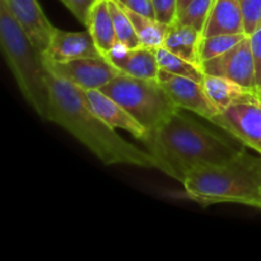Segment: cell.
I'll list each match as a JSON object with an SVG mask.
<instances>
[{
  "label": "cell",
  "instance_id": "9",
  "mask_svg": "<svg viewBox=\"0 0 261 261\" xmlns=\"http://www.w3.org/2000/svg\"><path fill=\"white\" fill-rule=\"evenodd\" d=\"M157 79L180 110L194 112L208 121L219 111L209 99L201 82L176 75L162 69L158 73Z\"/></svg>",
  "mask_w": 261,
  "mask_h": 261
},
{
  "label": "cell",
  "instance_id": "22",
  "mask_svg": "<svg viewBox=\"0 0 261 261\" xmlns=\"http://www.w3.org/2000/svg\"><path fill=\"white\" fill-rule=\"evenodd\" d=\"M214 0H190L177 14V19L203 33Z\"/></svg>",
  "mask_w": 261,
  "mask_h": 261
},
{
  "label": "cell",
  "instance_id": "11",
  "mask_svg": "<svg viewBox=\"0 0 261 261\" xmlns=\"http://www.w3.org/2000/svg\"><path fill=\"white\" fill-rule=\"evenodd\" d=\"M43 59L50 61H69L82 58H103L89 31L70 32L55 27Z\"/></svg>",
  "mask_w": 261,
  "mask_h": 261
},
{
  "label": "cell",
  "instance_id": "8",
  "mask_svg": "<svg viewBox=\"0 0 261 261\" xmlns=\"http://www.w3.org/2000/svg\"><path fill=\"white\" fill-rule=\"evenodd\" d=\"M201 68L204 74L223 76L256 91L255 64L249 35L227 53L203 61Z\"/></svg>",
  "mask_w": 261,
  "mask_h": 261
},
{
  "label": "cell",
  "instance_id": "23",
  "mask_svg": "<svg viewBox=\"0 0 261 261\" xmlns=\"http://www.w3.org/2000/svg\"><path fill=\"white\" fill-rule=\"evenodd\" d=\"M247 35L261 27V0H239Z\"/></svg>",
  "mask_w": 261,
  "mask_h": 261
},
{
  "label": "cell",
  "instance_id": "24",
  "mask_svg": "<svg viewBox=\"0 0 261 261\" xmlns=\"http://www.w3.org/2000/svg\"><path fill=\"white\" fill-rule=\"evenodd\" d=\"M155 18L165 24H171L177 19L178 0H153Z\"/></svg>",
  "mask_w": 261,
  "mask_h": 261
},
{
  "label": "cell",
  "instance_id": "28",
  "mask_svg": "<svg viewBox=\"0 0 261 261\" xmlns=\"http://www.w3.org/2000/svg\"><path fill=\"white\" fill-rule=\"evenodd\" d=\"M189 2H190V0H178V13H180L181 10L185 8V5L188 4ZM178 13H177V14H178Z\"/></svg>",
  "mask_w": 261,
  "mask_h": 261
},
{
  "label": "cell",
  "instance_id": "5",
  "mask_svg": "<svg viewBox=\"0 0 261 261\" xmlns=\"http://www.w3.org/2000/svg\"><path fill=\"white\" fill-rule=\"evenodd\" d=\"M101 91L119 102L148 133L157 129L180 110L158 79L120 74Z\"/></svg>",
  "mask_w": 261,
  "mask_h": 261
},
{
  "label": "cell",
  "instance_id": "19",
  "mask_svg": "<svg viewBox=\"0 0 261 261\" xmlns=\"http://www.w3.org/2000/svg\"><path fill=\"white\" fill-rule=\"evenodd\" d=\"M155 53H157L158 64L162 70L176 74V75L186 76V78L194 79V81L203 82L205 74H204L200 64L191 63V61L171 53L165 47L157 48Z\"/></svg>",
  "mask_w": 261,
  "mask_h": 261
},
{
  "label": "cell",
  "instance_id": "3",
  "mask_svg": "<svg viewBox=\"0 0 261 261\" xmlns=\"http://www.w3.org/2000/svg\"><path fill=\"white\" fill-rule=\"evenodd\" d=\"M246 148L227 162L191 171L182 182L186 198L201 206L240 204L261 211V154Z\"/></svg>",
  "mask_w": 261,
  "mask_h": 261
},
{
  "label": "cell",
  "instance_id": "26",
  "mask_svg": "<svg viewBox=\"0 0 261 261\" xmlns=\"http://www.w3.org/2000/svg\"><path fill=\"white\" fill-rule=\"evenodd\" d=\"M66 8L70 10L74 14V17L86 25L87 19H88V14L91 8L93 7L94 3L97 0H61Z\"/></svg>",
  "mask_w": 261,
  "mask_h": 261
},
{
  "label": "cell",
  "instance_id": "14",
  "mask_svg": "<svg viewBox=\"0 0 261 261\" xmlns=\"http://www.w3.org/2000/svg\"><path fill=\"white\" fill-rule=\"evenodd\" d=\"M201 83H203L209 99L213 102V105L219 111L227 109L231 105L261 98L260 94L254 89L246 88V87L241 86L231 79L223 78V76L205 74Z\"/></svg>",
  "mask_w": 261,
  "mask_h": 261
},
{
  "label": "cell",
  "instance_id": "29",
  "mask_svg": "<svg viewBox=\"0 0 261 261\" xmlns=\"http://www.w3.org/2000/svg\"><path fill=\"white\" fill-rule=\"evenodd\" d=\"M256 153H259V154H261V143H260V145H259V148H257V150H256Z\"/></svg>",
  "mask_w": 261,
  "mask_h": 261
},
{
  "label": "cell",
  "instance_id": "10",
  "mask_svg": "<svg viewBox=\"0 0 261 261\" xmlns=\"http://www.w3.org/2000/svg\"><path fill=\"white\" fill-rule=\"evenodd\" d=\"M41 54L47 50L54 27L37 0H0Z\"/></svg>",
  "mask_w": 261,
  "mask_h": 261
},
{
  "label": "cell",
  "instance_id": "20",
  "mask_svg": "<svg viewBox=\"0 0 261 261\" xmlns=\"http://www.w3.org/2000/svg\"><path fill=\"white\" fill-rule=\"evenodd\" d=\"M109 5L117 42L126 48H135L142 46L125 8L117 0H109Z\"/></svg>",
  "mask_w": 261,
  "mask_h": 261
},
{
  "label": "cell",
  "instance_id": "21",
  "mask_svg": "<svg viewBox=\"0 0 261 261\" xmlns=\"http://www.w3.org/2000/svg\"><path fill=\"white\" fill-rule=\"evenodd\" d=\"M247 33H223V35L203 36L199 47L200 63L222 55L233 48L240 41L244 40Z\"/></svg>",
  "mask_w": 261,
  "mask_h": 261
},
{
  "label": "cell",
  "instance_id": "4",
  "mask_svg": "<svg viewBox=\"0 0 261 261\" xmlns=\"http://www.w3.org/2000/svg\"><path fill=\"white\" fill-rule=\"evenodd\" d=\"M0 46L20 93L42 120H48L50 93L47 69L42 54L28 40L4 4L0 2Z\"/></svg>",
  "mask_w": 261,
  "mask_h": 261
},
{
  "label": "cell",
  "instance_id": "17",
  "mask_svg": "<svg viewBox=\"0 0 261 261\" xmlns=\"http://www.w3.org/2000/svg\"><path fill=\"white\" fill-rule=\"evenodd\" d=\"M201 38L203 33L200 31L176 19L175 22L168 24L163 47L191 63L201 65L200 55H199Z\"/></svg>",
  "mask_w": 261,
  "mask_h": 261
},
{
  "label": "cell",
  "instance_id": "25",
  "mask_svg": "<svg viewBox=\"0 0 261 261\" xmlns=\"http://www.w3.org/2000/svg\"><path fill=\"white\" fill-rule=\"evenodd\" d=\"M250 36L251 40L252 58L255 64V79H256V91L261 96V27L257 28Z\"/></svg>",
  "mask_w": 261,
  "mask_h": 261
},
{
  "label": "cell",
  "instance_id": "15",
  "mask_svg": "<svg viewBox=\"0 0 261 261\" xmlns=\"http://www.w3.org/2000/svg\"><path fill=\"white\" fill-rule=\"evenodd\" d=\"M246 33L239 0H214L203 36Z\"/></svg>",
  "mask_w": 261,
  "mask_h": 261
},
{
  "label": "cell",
  "instance_id": "1",
  "mask_svg": "<svg viewBox=\"0 0 261 261\" xmlns=\"http://www.w3.org/2000/svg\"><path fill=\"white\" fill-rule=\"evenodd\" d=\"M142 142L154 168L181 184L191 171L227 162L245 148L237 139H228L208 129L181 110L148 133Z\"/></svg>",
  "mask_w": 261,
  "mask_h": 261
},
{
  "label": "cell",
  "instance_id": "16",
  "mask_svg": "<svg viewBox=\"0 0 261 261\" xmlns=\"http://www.w3.org/2000/svg\"><path fill=\"white\" fill-rule=\"evenodd\" d=\"M86 27L103 58L119 45L110 12L109 0H97L94 3L89 10Z\"/></svg>",
  "mask_w": 261,
  "mask_h": 261
},
{
  "label": "cell",
  "instance_id": "7",
  "mask_svg": "<svg viewBox=\"0 0 261 261\" xmlns=\"http://www.w3.org/2000/svg\"><path fill=\"white\" fill-rule=\"evenodd\" d=\"M211 122L256 152L261 143V98L231 105L217 112Z\"/></svg>",
  "mask_w": 261,
  "mask_h": 261
},
{
  "label": "cell",
  "instance_id": "12",
  "mask_svg": "<svg viewBox=\"0 0 261 261\" xmlns=\"http://www.w3.org/2000/svg\"><path fill=\"white\" fill-rule=\"evenodd\" d=\"M83 93L89 106L110 126L127 132L140 142L147 137V130L119 102L107 96L101 89H88L83 91Z\"/></svg>",
  "mask_w": 261,
  "mask_h": 261
},
{
  "label": "cell",
  "instance_id": "6",
  "mask_svg": "<svg viewBox=\"0 0 261 261\" xmlns=\"http://www.w3.org/2000/svg\"><path fill=\"white\" fill-rule=\"evenodd\" d=\"M43 63L51 74L70 82L82 91L101 89L122 74L105 58H82L61 63L43 59Z\"/></svg>",
  "mask_w": 261,
  "mask_h": 261
},
{
  "label": "cell",
  "instance_id": "27",
  "mask_svg": "<svg viewBox=\"0 0 261 261\" xmlns=\"http://www.w3.org/2000/svg\"><path fill=\"white\" fill-rule=\"evenodd\" d=\"M117 2L121 5H124L126 9L132 10V12L145 15V17L155 18L153 0H117Z\"/></svg>",
  "mask_w": 261,
  "mask_h": 261
},
{
  "label": "cell",
  "instance_id": "18",
  "mask_svg": "<svg viewBox=\"0 0 261 261\" xmlns=\"http://www.w3.org/2000/svg\"><path fill=\"white\" fill-rule=\"evenodd\" d=\"M125 10H126L127 15L132 20L133 25H134V30L143 47L152 48V50L163 47L166 35H167L168 24L160 22L155 18L138 14V13L126 9V8H125Z\"/></svg>",
  "mask_w": 261,
  "mask_h": 261
},
{
  "label": "cell",
  "instance_id": "2",
  "mask_svg": "<svg viewBox=\"0 0 261 261\" xmlns=\"http://www.w3.org/2000/svg\"><path fill=\"white\" fill-rule=\"evenodd\" d=\"M47 86L50 93L48 121L70 133L102 163L154 168L149 153L125 140L117 134L116 129L106 124L89 106L81 88L50 71Z\"/></svg>",
  "mask_w": 261,
  "mask_h": 261
},
{
  "label": "cell",
  "instance_id": "13",
  "mask_svg": "<svg viewBox=\"0 0 261 261\" xmlns=\"http://www.w3.org/2000/svg\"><path fill=\"white\" fill-rule=\"evenodd\" d=\"M105 59H107L122 74L137 78L157 79L161 70L155 50L143 46L126 48L119 43L111 53L105 56Z\"/></svg>",
  "mask_w": 261,
  "mask_h": 261
}]
</instances>
